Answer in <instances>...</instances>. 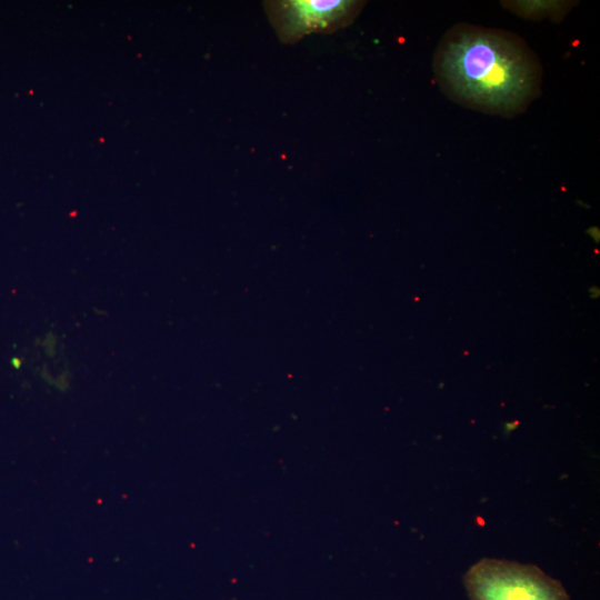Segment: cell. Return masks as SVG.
Listing matches in <instances>:
<instances>
[{
	"instance_id": "2",
	"label": "cell",
	"mask_w": 600,
	"mask_h": 600,
	"mask_svg": "<svg viewBox=\"0 0 600 600\" xmlns=\"http://www.w3.org/2000/svg\"><path fill=\"white\" fill-rule=\"evenodd\" d=\"M470 600H571L560 581L534 564L483 558L463 576Z\"/></svg>"
},
{
	"instance_id": "3",
	"label": "cell",
	"mask_w": 600,
	"mask_h": 600,
	"mask_svg": "<svg viewBox=\"0 0 600 600\" xmlns=\"http://www.w3.org/2000/svg\"><path fill=\"white\" fill-rule=\"evenodd\" d=\"M364 4L359 0H271L263 8L280 41L290 44L312 32L332 33L349 26Z\"/></svg>"
},
{
	"instance_id": "1",
	"label": "cell",
	"mask_w": 600,
	"mask_h": 600,
	"mask_svg": "<svg viewBox=\"0 0 600 600\" xmlns=\"http://www.w3.org/2000/svg\"><path fill=\"white\" fill-rule=\"evenodd\" d=\"M434 79L454 102L511 118L540 96L542 69L527 42L509 31L458 23L441 38Z\"/></svg>"
},
{
	"instance_id": "4",
	"label": "cell",
	"mask_w": 600,
	"mask_h": 600,
	"mask_svg": "<svg viewBox=\"0 0 600 600\" xmlns=\"http://www.w3.org/2000/svg\"><path fill=\"white\" fill-rule=\"evenodd\" d=\"M500 3L503 8L523 19L534 21L550 19L552 22H561L578 2L567 0H512L501 1Z\"/></svg>"
}]
</instances>
